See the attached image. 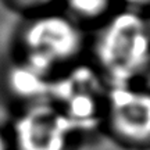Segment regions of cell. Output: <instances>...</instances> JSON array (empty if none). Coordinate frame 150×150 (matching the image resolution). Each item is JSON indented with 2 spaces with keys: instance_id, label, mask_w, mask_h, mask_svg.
Wrapping results in <instances>:
<instances>
[{
  "instance_id": "obj_1",
  "label": "cell",
  "mask_w": 150,
  "mask_h": 150,
  "mask_svg": "<svg viewBox=\"0 0 150 150\" xmlns=\"http://www.w3.org/2000/svg\"><path fill=\"white\" fill-rule=\"evenodd\" d=\"M96 59L111 85L135 83L150 65L149 22L131 10L114 14L97 36Z\"/></svg>"
},
{
  "instance_id": "obj_2",
  "label": "cell",
  "mask_w": 150,
  "mask_h": 150,
  "mask_svg": "<svg viewBox=\"0 0 150 150\" xmlns=\"http://www.w3.org/2000/svg\"><path fill=\"white\" fill-rule=\"evenodd\" d=\"M24 59L47 72L70 63L83 47V32L74 18L46 13L35 17L22 31Z\"/></svg>"
},
{
  "instance_id": "obj_3",
  "label": "cell",
  "mask_w": 150,
  "mask_h": 150,
  "mask_svg": "<svg viewBox=\"0 0 150 150\" xmlns=\"http://www.w3.org/2000/svg\"><path fill=\"white\" fill-rule=\"evenodd\" d=\"M107 92L96 72L88 68H76L59 81H53L49 102L53 104L76 132L91 131L104 117Z\"/></svg>"
},
{
  "instance_id": "obj_4",
  "label": "cell",
  "mask_w": 150,
  "mask_h": 150,
  "mask_svg": "<svg viewBox=\"0 0 150 150\" xmlns=\"http://www.w3.org/2000/svg\"><path fill=\"white\" fill-rule=\"evenodd\" d=\"M74 125L50 102L31 104L16 120L13 143L17 150H70Z\"/></svg>"
},
{
  "instance_id": "obj_5",
  "label": "cell",
  "mask_w": 150,
  "mask_h": 150,
  "mask_svg": "<svg viewBox=\"0 0 150 150\" xmlns=\"http://www.w3.org/2000/svg\"><path fill=\"white\" fill-rule=\"evenodd\" d=\"M104 120L112 134L128 143L150 140V92L135 83L111 85L106 96Z\"/></svg>"
},
{
  "instance_id": "obj_6",
  "label": "cell",
  "mask_w": 150,
  "mask_h": 150,
  "mask_svg": "<svg viewBox=\"0 0 150 150\" xmlns=\"http://www.w3.org/2000/svg\"><path fill=\"white\" fill-rule=\"evenodd\" d=\"M7 85L16 97L29 104H38L50 100L53 79L52 72L42 70L24 59L10 68L7 74Z\"/></svg>"
},
{
  "instance_id": "obj_7",
  "label": "cell",
  "mask_w": 150,
  "mask_h": 150,
  "mask_svg": "<svg viewBox=\"0 0 150 150\" xmlns=\"http://www.w3.org/2000/svg\"><path fill=\"white\" fill-rule=\"evenodd\" d=\"M67 6L74 16L85 20H95L107 13L111 0H67Z\"/></svg>"
},
{
  "instance_id": "obj_8",
  "label": "cell",
  "mask_w": 150,
  "mask_h": 150,
  "mask_svg": "<svg viewBox=\"0 0 150 150\" xmlns=\"http://www.w3.org/2000/svg\"><path fill=\"white\" fill-rule=\"evenodd\" d=\"M18 1L27 7H45V6L52 4L56 0H18Z\"/></svg>"
},
{
  "instance_id": "obj_9",
  "label": "cell",
  "mask_w": 150,
  "mask_h": 150,
  "mask_svg": "<svg viewBox=\"0 0 150 150\" xmlns=\"http://www.w3.org/2000/svg\"><path fill=\"white\" fill-rule=\"evenodd\" d=\"M122 1L131 7H142V6L150 4V0H122Z\"/></svg>"
},
{
  "instance_id": "obj_10",
  "label": "cell",
  "mask_w": 150,
  "mask_h": 150,
  "mask_svg": "<svg viewBox=\"0 0 150 150\" xmlns=\"http://www.w3.org/2000/svg\"><path fill=\"white\" fill-rule=\"evenodd\" d=\"M8 149H10V142L7 139V136L0 131V150H8Z\"/></svg>"
},
{
  "instance_id": "obj_11",
  "label": "cell",
  "mask_w": 150,
  "mask_h": 150,
  "mask_svg": "<svg viewBox=\"0 0 150 150\" xmlns=\"http://www.w3.org/2000/svg\"><path fill=\"white\" fill-rule=\"evenodd\" d=\"M149 27H150V22H149Z\"/></svg>"
}]
</instances>
